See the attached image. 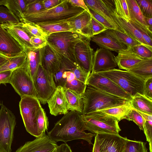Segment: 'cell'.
Instances as JSON below:
<instances>
[{
  "label": "cell",
  "mask_w": 152,
  "mask_h": 152,
  "mask_svg": "<svg viewBox=\"0 0 152 152\" xmlns=\"http://www.w3.org/2000/svg\"><path fill=\"white\" fill-rule=\"evenodd\" d=\"M85 128L81 114L75 111H71L55 124L53 129L48 132V136L56 142H67L81 139L92 145L91 140L96 134L85 132Z\"/></svg>",
  "instance_id": "cell-1"
},
{
  "label": "cell",
  "mask_w": 152,
  "mask_h": 152,
  "mask_svg": "<svg viewBox=\"0 0 152 152\" xmlns=\"http://www.w3.org/2000/svg\"><path fill=\"white\" fill-rule=\"evenodd\" d=\"M85 37L72 31L55 33L48 36L47 44L65 69L71 71L78 66L75 54V45Z\"/></svg>",
  "instance_id": "cell-2"
},
{
  "label": "cell",
  "mask_w": 152,
  "mask_h": 152,
  "mask_svg": "<svg viewBox=\"0 0 152 152\" xmlns=\"http://www.w3.org/2000/svg\"><path fill=\"white\" fill-rule=\"evenodd\" d=\"M83 110L85 115L101 110L122 105L130 101L112 95L93 87L87 86L82 95Z\"/></svg>",
  "instance_id": "cell-3"
},
{
  "label": "cell",
  "mask_w": 152,
  "mask_h": 152,
  "mask_svg": "<svg viewBox=\"0 0 152 152\" xmlns=\"http://www.w3.org/2000/svg\"><path fill=\"white\" fill-rule=\"evenodd\" d=\"M84 10L72 5L68 0H62L57 6L24 17L25 20L37 23L68 20L78 15Z\"/></svg>",
  "instance_id": "cell-4"
},
{
  "label": "cell",
  "mask_w": 152,
  "mask_h": 152,
  "mask_svg": "<svg viewBox=\"0 0 152 152\" xmlns=\"http://www.w3.org/2000/svg\"><path fill=\"white\" fill-rule=\"evenodd\" d=\"M94 73L109 78L132 97L137 93L144 95L145 81L127 70L113 68Z\"/></svg>",
  "instance_id": "cell-5"
},
{
  "label": "cell",
  "mask_w": 152,
  "mask_h": 152,
  "mask_svg": "<svg viewBox=\"0 0 152 152\" xmlns=\"http://www.w3.org/2000/svg\"><path fill=\"white\" fill-rule=\"evenodd\" d=\"M81 115L86 130L95 134L119 135L121 129L115 118L98 111Z\"/></svg>",
  "instance_id": "cell-6"
},
{
  "label": "cell",
  "mask_w": 152,
  "mask_h": 152,
  "mask_svg": "<svg viewBox=\"0 0 152 152\" xmlns=\"http://www.w3.org/2000/svg\"><path fill=\"white\" fill-rule=\"evenodd\" d=\"M19 106L26 130L36 137H39L37 125V115L42 107L39 101L36 97L25 96L21 97Z\"/></svg>",
  "instance_id": "cell-7"
},
{
  "label": "cell",
  "mask_w": 152,
  "mask_h": 152,
  "mask_svg": "<svg viewBox=\"0 0 152 152\" xmlns=\"http://www.w3.org/2000/svg\"><path fill=\"white\" fill-rule=\"evenodd\" d=\"M9 83L20 97L29 96L36 98L34 84L29 71L27 57L22 66L12 71Z\"/></svg>",
  "instance_id": "cell-8"
},
{
  "label": "cell",
  "mask_w": 152,
  "mask_h": 152,
  "mask_svg": "<svg viewBox=\"0 0 152 152\" xmlns=\"http://www.w3.org/2000/svg\"><path fill=\"white\" fill-rule=\"evenodd\" d=\"M16 123L13 113L3 103H0V152H11Z\"/></svg>",
  "instance_id": "cell-9"
},
{
  "label": "cell",
  "mask_w": 152,
  "mask_h": 152,
  "mask_svg": "<svg viewBox=\"0 0 152 152\" xmlns=\"http://www.w3.org/2000/svg\"><path fill=\"white\" fill-rule=\"evenodd\" d=\"M87 86L109 94L131 101L132 97L109 78L95 73H91Z\"/></svg>",
  "instance_id": "cell-10"
},
{
  "label": "cell",
  "mask_w": 152,
  "mask_h": 152,
  "mask_svg": "<svg viewBox=\"0 0 152 152\" xmlns=\"http://www.w3.org/2000/svg\"><path fill=\"white\" fill-rule=\"evenodd\" d=\"M41 65L50 83L56 87L54 81V77L55 74L60 70L62 64L47 44L42 48Z\"/></svg>",
  "instance_id": "cell-11"
},
{
  "label": "cell",
  "mask_w": 152,
  "mask_h": 152,
  "mask_svg": "<svg viewBox=\"0 0 152 152\" xmlns=\"http://www.w3.org/2000/svg\"><path fill=\"white\" fill-rule=\"evenodd\" d=\"M91 38L85 37L76 45L75 54L78 65L91 73L94 52L90 46Z\"/></svg>",
  "instance_id": "cell-12"
},
{
  "label": "cell",
  "mask_w": 152,
  "mask_h": 152,
  "mask_svg": "<svg viewBox=\"0 0 152 152\" xmlns=\"http://www.w3.org/2000/svg\"><path fill=\"white\" fill-rule=\"evenodd\" d=\"M100 152H124L127 138L119 135L96 134Z\"/></svg>",
  "instance_id": "cell-13"
},
{
  "label": "cell",
  "mask_w": 152,
  "mask_h": 152,
  "mask_svg": "<svg viewBox=\"0 0 152 152\" xmlns=\"http://www.w3.org/2000/svg\"><path fill=\"white\" fill-rule=\"evenodd\" d=\"M24 52L18 42L0 24V53L8 58L21 55Z\"/></svg>",
  "instance_id": "cell-14"
},
{
  "label": "cell",
  "mask_w": 152,
  "mask_h": 152,
  "mask_svg": "<svg viewBox=\"0 0 152 152\" xmlns=\"http://www.w3.org/2000/svg\"><path fill=\"white\" fill-rule=\"evenodd\" d=\"M34 85L36 97L43 104L47 102L56 88L49 82L41 64L36 75Z\"/></svg>",
  "instance_id": "cell-15"
},
{
  "label": "cell",
  "mask_w": 152,
  "mask_h": 152,
  "mask_svg": "<svg viewBox=\"0 0 152 152\" xmlns=\"http://www.w3.org/2000/svg\"><path fill=\"white\" fill-rule=\"evenodd\" d=\"M58 146L45 133L32 141L26 142L15 152H53Z\"/></svg>",
  "instance_id": "cell-16"
},
{
  "label": "cell",
  "mask_w": 152,
  "mask_h": 152,
  "mask_svg": "<svg viewBox=\"0 0 152 152\" xmlns=\"http://www.w3.org/2000/svg\"><path fill=\"white\" fill-rule=\"evenodd\" d=\"M114 56L111 51L102 48L94 52L91 73L114 68L117 65Z\"/></svg>",
  "instance_id": "cell-17"
},
{
  "label": "cell",
  "mask_w": 152,
  "mask_h": 152,
  "mask_svg": "<svg viewBox=\"0 0 152 152\" xmlns=\"http://www.w3.org/2000/svg\"><path fill=\"white\" fill-rule=\"evenodd\" d=\"M51 114L55 116L68 112V103L64 88L58 86L47 102Z\"/></svg>",
  "instance_id": "cell-18"
},
{
  "label": "cell",
  "mask_w": 152,
  "mask_h": 152,
  "mask_svg": "<svg viewBox=\"0 0 152 152\" xmlns=\"http://www.w3.org/2000/svg\"><path fill=\"white\" fill-rule=\"evenodd\" d=\"M1 25L20 44L25 53L35 48L31 43V37L22 27L21 22L5 23Z\"/></svg>",
  "instance_id": "cell-19"
},
{
  "label": "cell",
  "mask_w": 152,
  "mask_h": 152,
  "mask_svg": "<svg viewBox=\"0 0 152 152\" xmlns=\"http://www.w3.org/2000/svg\"><path fill=\"white\" fill-rule=\"evenodd\" d=\"M84 1L88 9L95 11L120 29L113 21L111 15V10L115 8L114 0H84Z\"/></svg>",
  "instance_id": "cell-20"
},
{
  "label": "cell",
  "mask_w": 152,
  "mask_h": 152,
  "mask_svg": "<svg viewBox=\"0 0 152 152\" xmlns=\"http://www.w3.org/2000/svg\"><path fill=\"white\" fill-rule=\"evenodd\" d=\"M91 15L86 10L67 20L73 31L83 35L86 37H91Z\"/></svg>",
  "instance_id": "cell-21"
},
{
  "label": "cell",
  "mask_w": 152,
  "mask_h": 152,
  "mask_svg": "<svg viewBox=\"0 0 152 152\" xmlns=\"http://www.w3.org/2000/svg\"><path fill=\"white\" fill-rule=\"evenodd\" d=\"M114 12L115 10H113L111 13L112 17L121 31L126 33L141 44L152 51V47L146 43L141 33L134 25L129 21H127L118 16L114 13Z\"/></svg>",
  "instance_id": "cell-22"
},
{
  "label": "cell",
  "mask_w": 152,
  "mask_h": 152,
  "mask_svg": "<svg viewBox=\"0 0 152 152\" xmlns=\"http://www.w3.org/2000/svg\"><path fill=\"white\" fill-rule=\"evenodd\" d=\"M91 39L101 48L117 53L127 48L109 34L107 30L91 37Z\"/></svg>",
  "instance_id": "cell-23"
},
{
  "label": "cell",
  "mask_w": 152,
  "mask_h": 152,
  "mask_svg": "<svg viewBox=\"0 0 152 152\" xmlns=\"http://www.w3.org/2000/svg\"><path fill=\"white\" fill-rule=\"evenodd\" d=\"M118 53L114 59L119 69L127 70L144 59L134 52L130 47H127Z\"/></svg>",
  "instance_id": "cell-24"
},
{
  "label": "cell",
  "mask_w": 152,
  "mask_h": 152,
  "mask_svg": "<svg viewBox=\"0 0 152 152\" xmlns=\"http://www.w3.org/2000/svg\"><path fill=\"white\" fill-rule=\"evenodd\" d=\"M127 71L145 81L152 77V58H144Z\"/></svg>",
  "instance_id": "cell-25"
},
{
  "label": "cell",
  "mask_w": 152,
  "mask_h": 152,
  "mask_svg": "<svg viewBox=\"0 0 152 152\" xmlns=\"http://www.w3.org/2000/svg\"><path fill=\"white\" fill-rule=\"evenodd\" d=\"M36 24L48 35L55 33L73 30L68 21L62 20L58 21L38 23Z\"/></svg>",
  "instance_id": "cell-26"
},
{
  "label": "cell",
  "mask_w": 152,
  "mask_h": 152,
  "mask_svg": "<svg viewBox=\"0 0 152 152\" xmlns=\"http://www.w3.org/2000/svg\"><path fill=\"white\" fill-rule=\"evenodd\" d=\"M42 51V48H34L29 50L26 53L30 74L34 84L38 69L41 64Z\"/></svg>",
  "instance_id": "cell-27"
},
{
  "label": "cell",
  "mask_w": 152,
  "mask_h": 152,
  "mask_svg": "<svg viewBox=\"0 0 152 152\" xmlns=\"http://www.w3.org/2000/svg\"><path fill=\"white\" fill-rule=\"evenodd\" d=\"M132 108L136 110L152 115V100L144 95L136 94L130 101Z\"/></svg>",
  "instance_id": "cell-28"
},
{
  "label": "cell",
  "mask_w": 152,
  "mask_h": 152,
  "mask_svg": "<svg viewBox=\"0 0 152 152\" xmlns=\"http://www.w3.org/2000/svg\"><path fill=\"white\" fill-rule=\"evenodd\" d=\"M63 88L68 103V110L75 111L82 114L83 110L82 96L72 91Z\"/></svg>",
  "instance_id": "cell-29"
},
{
  "label": "cell",
  "mask_w": 152,
  "mask_h": 152,
  "mask_svg": "<svg viewBox=\"0 0 152 152\" xmlns=\"http://www.w3.org/2000/svg\"><path fill=\"white\" fill-rule=\"evenodd\" d=\"M66 82L64 88H66L83 95L86 90L87 85L77 80L72 71L65 70L63 73Z\"/></svg>",
  "instance_id": "cell-30"
},
{
  "label": "cell",
  "mask_w": 152,
  "mask_h": 152,
  "mask_svg": "<svg viewBox=\"0 0 152 152\" xmlns=\"http://www.w3.org/2000/svg\"><path fill=\"white\" fill-rule=\"evenodd\" d=\"M28 0H6L4 5L16 16L20 22L23 23L24 14L26 10Z\"/></svg>",
  "instance_id": "cell-31"
},
{
  "label": "cell",
  "mask_w": 152,
  "mask_h": 152,
  "mask_svg": "<svg viewBox=\"0 0 152 152\" xmlns=\"http://www.w3.org/2000/svg\"><path fill=\"white\" fill-rule=\"evenodd\" d=\"M132 108L130 102L127 103L97 111L112 116L119 122L126 119L130 110Z\"/></svg>",
  "instance_id": "cell-32"
},
{
  "label": "cell",
  "mask_w": 152,
  "mask_h": 152,
  "mask_svg": "<svg viewBox=\"0 0 152 152\" xmlns=\"http://www.w3.org/2000/svg\"><path fill=\"white\" fill-rule=\"evenodd\" d=\"M107 31L111 36L126 47L132 48L141 44L124 32L113 29H107Z\"/></svg>",
  "instance_id": "cell-33"
},
{
  "label": "cell",
  "mask_w": 152,
  "mask_h": 152,
  "mask_svg": "<svg viewBox=\"0 0 152 152\" xmlns=\"http://www.w3.org/2000/svg\"><path fill=\"white\" fill-rule=\"evenodd\" d=\"M126 0L130 19L133 18L135 19L141 23L143 26L150 30L146 23L145 17L142 15L136 0Z\"/></svg>",
  "instance_id": "cell-34"
},
{
  "label": "cell",
  "mask_w": 152,
  "mask_h": 152,
  "mask_svg": "<svg viewBox=\"0 0 152 152\" xmlns=\"http://www.w3.org/2000/svg\"><path fill=\"white\" fill-rule=\"evenodd\" d=\"M27 54L24 52L17 56L9 58V60L0 66V72L12 70L21 66L24 63L27 58Z\"/></svg>",
  "instance_id": "cell-35"
},
{
  "label": "cell",
  "mask_w": 152,
  "mask_h": 152,
  "mask_svg": "<svg viewBox=\"0 0 152 152\" xmlns=\"http://www.w3.org/2000/svg\"><path fill=\"white\" fill-rule=\"evenodd\" d=\"M21 23L22 27L31 37H36L47 39L48 35L36 24L25 20Z\"/></svg>",
  "instance_id": "cell-36"
},
{
  "label": "cell",
  "mask_w": 152,
  "mask_h": 152,
  "mask_svg": "<svg viewBox=\"0 0 152 152\" xmlns=\"http://www.w3.org/2000/svg\"><path fill=\"white\" fill-rule=\"evenodd\" d=\"M138 112L144 118L143 132L145 135L147 141L149 142L150 152H152V115Z\"/></svg>",
  "instance_id": "cell-37"
},
{
  "label": "cell",
  "mask_w": 152,
  "mask_h": 152,
  "mask_svg": "<svg viewBox=\"0 0 152 152\" xmlns=\"http://www.w3.org/2000/svg\"><path fill=\"white\" fill-rule=\"evenodd\" d=\"M37 125L39 137L47 131L49 125L48 118L44 110L42 107L40 109L37 118Z\"/></svg>",
  "instance_id": "cell-38"
},
{
  "label": "cell",
  "mask_w": 152,
  "mask_h": 152,
  "mask_svg": "<svg viewBox=\"0 0 152 152\" xmlns=\"http://www.w3.org/2000/svg\"><path fill=\"white\" fill-rule=\"evenodd\" d=\"M114 13L119 17L127 21L130 20L126 0H114Z\"/></svg>",
  "instance_id": "cell-39"
},
{
  "label": "cell",
  "mask_w": 152,
  "mask_h": 152,
  "mask_svg": "<svg viewBox=\"0 0 152 152\" xmlns=\"http://www.w3.org/2000/svg\"><path fill=\"white\" fill-rule=\"evenodd\" d=\"M146 143L127 139L124 152H148Z\"/></svg>",
  "instance_id": "cell-40"
},
{
  "label": "cell",
  "mask_w": 152,
  "mask_h": 152,
  "mask_svg": "<svg viewBox=\"0 0 152 152\" xmlns=\"http://www.w3.org/2000/svg\"><path fill=\"white\" fill-rule=\"evenodd\" d=\"M20 22L18 18L7 7L0 6V24Z\"/></svg>",
  "instance_id": "cell-41"
},
{
  "label": "cell",
  "mask_w": 152,
  "mask_h": 152,
  "mask_svg": "<svg viewBox=\"0 0 152 152\" xmlns=\"http://www.w3.org/2000/svg\"><path fill=\"white\" fill-rule=\"evenodd\" d=\"M129 21L141 33L146 43L149 46L152 47V32L144 27L135 19L131 18Z\"/></svg>",
  "instance_id": "cell-42"
},
{
  "label": "cell",
  "mask_w": 152,
  "mask_h": 152,
  "mask_svg": "<svg viewBox=\"0 0 152 152\" xmlns=\"http://www.w3.org/2000/svg\"><path fill=\"white\" fill-rule=\"evenodd\" d=\"M45 10L42 0H28L25 16L38 12Z\"/></svg>",
  "instance_id": "cell-43"
},
{
  "label": "cell",
  "mask_w": 152,
  "mask_h": 152,
  "mask_svg": "<svg viewBox=\"0 0 152 152\" xmlns=\"http://www.w3.org/2000/svg\"><path fill=\"white\" fill-rule=\"evenodd\" d=\"M126 119L133 121L140 130L143 131L144 120L141 115L137 111L132 108L129 112Z\"/></svg>",
  "instance_id": "cell-44"
},
{
  "label": "cell",
  "mask_w": 152,
  "mask_h": 152,
  "mask_svg": "<svg viewBox=\"0 0 152 152\" xmlns=\"http://www.w3.org/2000/svg\"><path fill=\"white\" fill-rule=\"evenodd\" d=\"M144 17L152 18V0H135Z\"/></svg>",
  "instance_id": "cell-45"
},
{
  "label": "cell",
  "mask_w": 152,
  "mask_h": 152,
  "mask_svg": "<svg viewBox=\"0 0 152 152\" xmlns=\"http://www.w3.org/2000/svg\"><path fill=\"white\" fill-rule=\"evenodd\" d=\"M89 9L92 17L105 27L107 29H113L122 32L120 29L97 12L91 9Z\"/></svg>",
  "instance_id": "cell-46"
},
{
  "label": "cell",
  "mask_w": 152,
  "mask_h": 152,
  "mask_svg": "<svg viewBox=\"0 0 152 152\" xmlns=\"http://www.w3.org/2000/svg\"><path fill=\"white\" fill-rule=\"evenodd\" d=\"M131 48L134 52L143 58H152V51L141 44Z\"/></svg>",
  "instance_id": "cell-47"
},
{
  "label": "cell",
  "mask_w": 152,
  "mask_h": 152,
  "mask_svg": "<svg viewBox=\"0 0 152 152\" xmlns=\"http://www.w3.org/2000/svg\"><path fill=\"white\" fill-rule=\"evenodd\" d=\"M71 71L73 73L76 78L86 85L90 73L85 71L79 65Z\"/></svg>",
  "instance_id": "cell-48"
},
{
  "label": "cell",
  "mask_w": 152,
  "mask_h": 152,
  "mask_svg": "<svg viewBox=\"0 0 152 152\" xmlns=\"http://www.w3.org/2000/svg\"><path fill=\"white\" fill-rule=\"evenodd\" d=\"M107 29L92 17L91 23V37L102 32Z\"/></svg>",
  "instance_id": "cell-49"
},
{
  "label": "cell",
  "mask_w": 152,
  "mask_h": 152,
  "mask_svg": "<svg viewBox=\"0 0 152 152\" xmlns=\"http://www.w3.org/2000/svg\"><path fill=\"white\" fill-rule=\"evenodd\" d=\"M31 43L34 48L39 49L44 47L47 44V39L39 37H31Z\"/></svg>",
  "instance_id": "cell-50"
},
{
  "label": "cell",
  "mask_w": 152,
  "mask_h": 152,
  "mask_svg": "<svg viewBox=\"0 0 152 152\" xmlns=\"http://www.w3.org/2000/svg\"><path fill=\"white\" fill-rule=\"evenodd\" d=\"M144 95L152 100V77L145 81Z\"/></svg>",
  "instance_id": "cell-51"
},
{
  "label": "cell",
  "mask_w": 152,
  "mask_h": 152,
  "mask_svg": "<svg viewBox=\"0 0 152 152\" xmlns=\"http://www.w3.org/2000/svg\"><path fill=\"white\" fill-rule=\"evenodd\" d=\"M68 1L73 6L81 8L91 15L89 10L85 3L84 0H68Z\"/></svg>",
  "instance_id": "cell-52"
},
{
  "label": "cell",
  "mask_w": 152,
  "mask_h": 152,
  "mask_svg": "<svg viewBox=\"0 0 152 152\" xmlns=\"http://www.w3.org/2000/svg\"><path fill=\"white\" fill-rule=\"evenodd\" d=\"M12 71L8 70L0 72V84L9 83Z\"/></svg>",
  "instance_id": "cell-53"
},
{
  "label": "cell",
  "mask_w": 152,
  "mask_h": 152,
  "mask_svg": "<svg viewBox=\"0 0 152 152\" xmlns=\"http://www.w3.org/2000/svg\"><path fill=\"white\" fill-rule=\"evenodd\" d=\"M62 0H43V3L45 10L53 8L58 5Z\"/></svg>",
  "instance_id": "cell-54"
},
{
  "label": "cell",
  "mask_w": 152,
  "mask_h": 152,
  "mask_svg": "<svg viewBox=\"0 0 152 152\" xmlns=\"http://www.w3.org/2000/svg\"><path fill=\"white\" fill-rule=\"evenodd\" d=\"M56 152H72V151L70 147L65 143L58 146Z\"/></svg>",
  "instance_id": "cell-55"
},
{
  "label": "cell",
  "mask_w": 152,
  "mask_h": 152,
  "mask_svg": "<svg viewBox=\"0 0 152 152\" xmlns=\"http://www.w3.org/2000/svg\"><path fill=\"white\" fill-rule=\"evenodd\" d=\"M92 152H100L99 150V143L95 136L94 142L93 144Z\"/></svg>",
  "instance_id": "cell-56"
},
{
  "label": "cell",
  "mask_w": 152,
  "mask_h": 152,
  "mask_svg": "<svg viewBox=\"0 0 152 152\" xmlns=\"http://www.w3.org/2000/svg\"><path fill=\"white\" fill-rule=\"evenodd\" d=\"M145 19L146 23L148 26L149 30L152 31V18H148L145 17Z\"/></svg>",
  "instance_id": "cell-57"
},
{
  "label": "cell",
  "mask_w": 152,
  "mask_h": 152,
  "mask_svg": "<svg viewBox=\"0 0 152 152\" xmlns=\"http://www.w3.org/2000/svg\"><path fill=\"white\" fill-rule=\"evenodd\" d=\"M9 58L0 53V66L7 61Z\"/></svg>",
  "instance_id": "cell-58"
},
{
  "label": "cell",
  "mask_w": 152,
  "mask_h": 152,
  "mask_svg": "<svg viewBox=\"0 0 152 152\" xmlns=\"http://www.w3.org/2000/svg\"><path fill=\"white\" fill-rule=\"evenodd\" d=\"M6 0H0V5H4L5 3Z\"/></svg>",
  "instance_id": "cell-59"
},
{
  "label": "cell",
  "mask_w": 152,
  "mask_h": 152,
  "mask_svg": "<svg viewBox=\"0 0 152 152\" xmlns=\"http://www.w3.org/2000/svg\"><path fill=\"white\" fill-rule=\"evenodd\" d=\"M53 152H56V150L55 151H53Z\"/></svg>",
  "instance_id": "cell-60"
}]
</instances>
